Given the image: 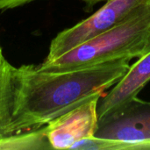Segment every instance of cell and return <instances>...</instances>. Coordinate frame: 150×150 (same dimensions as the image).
Segmentation results:
<instances>
[{
  "label": "cell",
  "mask_w": 150,
  "mask_h": 150,
  "mask_svg": "<svg viewBox=\"0 0 150 150\" xmlns=\"http://www.w3.org/2000/svg\"><path fill=\"white\" fill-rule=\"evenodd\" d=\"M6 62H7V61L4 58L3 54H2V49H1V47H0V71L3 69V68L4 67Z\"/></svg>",
  "instance_id": "10"
},
{
  "label": "cell",
  "mask_w": 150,
  "mask_h": 150,
  "mask_svg": "<svg viewBox=\"0 0 150 150\" xmlns=\"http://www.w3.org/2000/svg\"><path fill=\"white\" fill-rule=\"evenodd\" d=\"M100 98L96 96L89 99L43 127L52 149H70L76 142L94 136Z\"/></svg>",
  "instance_id": "5"
},
{
  "label": "cell",
  "mask_w": 150,
  "mask_h": 150,
  "mask_svg": "<svg viewBox=\"0 0 150 150\" xmlns=\"http://www.w3.org/2000/svg\"><path fill=\"white\" fill-rule=\"evenodd\" d=\"M150 82V51L130 65L126 74L104 94L98 104V118L129 101Z\"/></svg>",
  "instance_id": "6"
},
{
  "label": "cell",
  "mask_w": 150,
  "mask_h": 150,
  "mask_svg": "<svg viewBox=\"0 0 150 150\" xmlns=\"http://www.w3.org/2000/svg\"><path fill=\"white\" fill-rule=\"evenodd\" d=\"M70 149L150 150V101L137 96L98 117L94 136Z\"/></svg>",
  "instance_id": "3"
},
{
  "label": "cell",
  "mask_w": 150,
  "mask_h": 150,
  "mask_svg": "<svg viewBox=\"0 0 150 150\" xmlns=\"http://www.w3.org/2000/svg\"><path fill=\"white\" fill-rule=\"evenodd\" d=\"M88 6L91 7L95 4H97L98 3H100V2H103V1H106V0H83Z\"/></svg>",
  "instance_id": "9"
},
{
  "label": "cell",
  "mask_w": 150,
  "mask_h": 150,
  "mask_svg": "<svg viewBox=\"0 0 150 150\" xmlns=\"http://www.w3.org/2000/svg\"><path fill=\"white\" fill-rule=\"evenodd\" d=\"M32 1L34 0H0V10L14 8L30 3Z\"/></svg>",
  "instance_id": "8"
},
{
  "label": "cell",
  "mask_w": 150,
  "mask_h": 150,
  "mask_svg": "<svg viewBox=\"0 0 150 150\" xmlns=\"http://www.w3.org/2000/svg\"><path fill=\"white\" fill-rule=\"evenodd\" d=\"M130 60L47 72L33 65L14 69L8 136L37 130L96 96H103L128 70Z\"/></svg>",
  "instance_id": "1"
},
{
  "label": "cell",
  "mask_w": 150,
  "mask_h": 150,
  "mask_svg": "<svg viewBox=\"0 0 150 150\" xmlns=\"http://www.w3.org/2000/svg\"><path fill=\"white\" fill-rule=\"evenodd\" d=\"M14 67L8 62L0 71V139L8 136L13 102Z\"/></svg>",
  "instance_id": "7"
},
{
  "label": "cell",
  "mask_w": 150,
  "mask_h": 150,
  "mask_svg": "<svg viewBox=\"0 0 150 150\" xmlns=\"http://www.w3.org/2000/svg\"><path fill=\"white\" fill-rule=\"evenodd\" d=\"M150 51V4L122 24L37 66L58 72L91 67L109 62L140 58Z\"/></svg>",
  "instance_id": "2"
},
{
  "label": "cell",
  "mask_w": 150,
  "mask_h": 150,
  "mask_svg": "<svg viewBox=\"0 0 150 150\" xmlns=\"http://www.w3.org/2000/svg\"><path fill=\"white\" fill-rule=\"evenodd\" d=\"M149 4L150 0H106L91 16L57 34L43 62H49L76 46L122 24Z\"/></svg>",
  "instance_id": "4"
}]
</instances>
